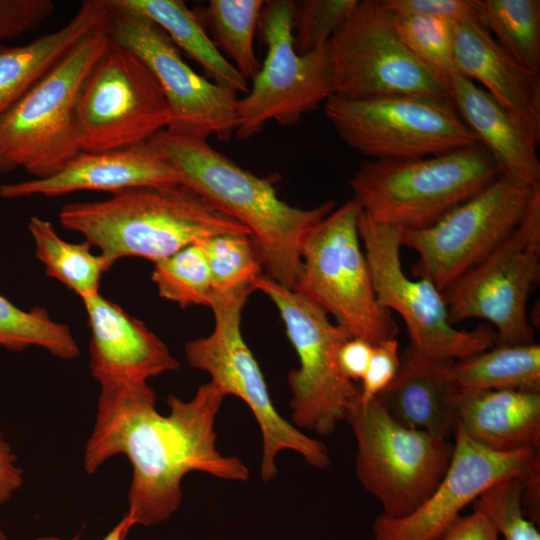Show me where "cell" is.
I'll list each match as a JSON object with an SVG mask.
<instances>
[{
    "instance_id": "cell-32",
    "label": "cell",
    "mask_w": 540,
    "mask_h": 540,
    "mask_svg": "<svg viewBox=\"0 0 540 540\" xmlns=\"http://www.w3.org/2000/svg\"><path fill=\"white\" fill-rule=\"evenodd\" d=\"M391 14L402 43L448 93L452 78L459 72L454 57L456 22L427 15Z\"/></svg>"
},
{
    "instance_id": "cell-30",
    "label": "cell",
    "mask_w": 540,
    "mask_h": 540,
    "mask_svg": "<svg viewBox=\"0 0 540 540\" xmlns=\"http://www.w3.org/2000/svg\"><path fill=\"white\" fill-rule=\"evenodd\" d=\"M496 41L527 71L540 75V1L478 0Z\"/></svg>"
},
{
    "instance_id": "cell-21",
    "label": "cell",
    "mask_w": 540,
    "mask_h": 540,
    "mask_svg": "<svg viewBox=\"0 0 540 540\" xmlns=\"http://www.w3.org/2000/svg\"><path fill=\"white\" fill-rule=\"evenodd\" d=\"M454 57L462 75L540 139V75L523 68L476 19L455 23Z\"/></svg>"
},
{
    "instance_id": "cell-40",
    "label": "cell",
    "mask_w": 540,
    "mask_h": 540,
    "mask_svg": "<svg viewBox=\"0 0 540 540\" xmlns=\"http://www.w3.org/2000/svg\"><path fill=\"white\" fill-rule=\"evenodd\" d=\"M373 344L360 338L351 337L343 343L338 352V365L348 380H362L368 368Z\"/></svg>"
},
{
    "instance_id": "cell-39",
    "label": "cell",
    "mask_w": 540,
    "mask_h": 540,
    "mask_svg": "<svg viewBox=\"0 0 540 540\" xmlns=\"http://www.w3.org/2000/svg\"><path fill=\"white\" fill-rule=\"evenodd\" d=\"M395 13L427 15L459 22L468 19L481 21L478 0H382ZM482 22V21H481ZM483 24V23H482Z\"/></svg>"
},
{
    "instance_id": "cell-5",
    "label": "cell",
    "mask_w": 540,
    "mask_h": 540,
    "mask_svg": "<svg viewBox=\"0 0 540 540\" xmlns=\"http://www.w3.org/2000/svg\"><path fill=\"white\" fill-rule=\"evenodd\" d=\"M109 40L107 23L85 36L0 119V173L47 178L81 152L78 98Z\"/></svg>"
},
{
    "instance_id": "cell-31",
    "label": "cell",
    "mask_w": 540,
    "mask_h": 540,
    "mask_svg": "<svg viewBox=\"0 0 540 540\" xmlns=\"http://www.w3.org/2000/svg\"><path fill=\"white\" fill-rule=\"evenodd\" d=\"M0 346L9 351H23L37 346L62 360L75 359L80 353L69 326L54 321L43 308L35 307L26 311L2 295Z\"/></svg>"
},
{
    "instance_id": "cell-42",
    "label": "cell",
    "mask_w": 540,
    "mask_h": 540,
    "mask_svg": "<svg viewBox=\"0 0 540 540\" xmlns=\"http://www.w3.org/2000/svg\"><path fill=\"white\" fill-rule=\"evenodd\" d=\"M23 483V470L18 465V458L0 429V505L10 500ZM0 540H6L1 525Z\"/></svg>"
},
{
    "instance_id": "cell-2",
    "label": "cell",
    "mask_w": 540,
    "mask_h": 540,
    "mask_svg": "<svg viewBox=\"0 0 540 540\" xmlns=\"http://www.w3.org/2000/svg\"><path fill=\"white\" fill-rule=\"evenodd\" d=\"M178 170L182 184L251 233L265 276L293 289L307 233L335 208L327 200L302 209L281 200L270 179L242 168L207 139L164 129L148 140Z\"/></svg>"
},
{
    "instance_id": "cell-13",
    "label": "cell",
    "mask_w": 540,
    "mask_h": 540,
    "mask_svg": "<svg viewBox=\"0 0 540 540\" xmlns=\"http://www.w3.org/2000/svg\"><path fill=\"white\" fill-rule=\"evenodd\" d=\"M171 122L168 101L151 70L110 38L80 90L76 113L80 151L141 144Z\"/></svg>"
},
{
    "instance_id": "cell-41",
    "label": "cell",
    "mask_w": 540,
    "mask_h": 540,
    "mask_svg": "<svg viewBox=\"0 0 540 540\" xmlns=\"http://www.w3.org/2000/svg\"><path fill=\"white\" fill-rule=\"evenodd\" d=\"M499 533L490 519L479 511L459 516L441 540H499Z\"/></svg>"
},
{
    "instance_id": "cell-4",
    "label": "cell",
    "mask_w": 540,
    "mask_h": 540,
    "mask_svg": "<svg viewBox=\"0 0 540 540\" xmlns=\"http://www.w3.org/2000/svg\"><path fill=\"white\" fill-rule=\"evenodd\" d=\"M502 170L480 144L420 159L367 160L350 186L361 211L377 222L424 229L483 190Z\"/></svg>"
},
{
    "instance_id": "cell-36",
    "label": "cell",
    "mask_w": 540,
    "mask_h": 540,
    "mask_svg": "<svg viewBox=\"0 0 540 540\" xmlns=\"http://www.w3.org/2000/svg\"><path fill=\"white\" fill-rule=\"evenodd\" d=\"M473 510L486 515L505 540H540L535 523L525 515L519 477L489 487L473 502Z\"/></svg>"
},
{
    "instance_id": "cell-37",
    "label": "cell",
    "mask_w": 540,
    "mask_h": 540,
    "mask_svg": "<svg viewBox=\"0 0 540 540\" xmlns=\"http://www.w3.org/2000/svg\"><path fill=\"white\" fill-rule=\"evenodd\" d=\"M54 11L51 0H0V41L37 30Z\"/></svg>"
},
{
    "instance_id": "cell-15",
    "label": "cell",
    "mask_w": 540,
    "mask_h": 540,
    "mask_svg": "<svg viewBox=\"0 0 540 540\" xmlns=\"http://www.w3.org/2000/svg\"><path fill=\"white\" fill-rule=\"evenodd\" d=\"M259 24L267 54L251 88L237 101L235 134L242 140L269 121L295 125L333 95L329 42L305 54L296 51L291 0L265 1Z\"/></svg>"
},
{
    "instance_id": "cell-23",
    "label": "cell",
    "mask_w": 540,
    "mask_h": 540,
    "mask_svg": "<svg viewBox=\"0 0 540 540\" xmlns=\"http://www.w3.org/2000/svg\"><path fill=\"white\" fill-rule=\"evenodd\" d=\"M449 98L478 142L502 170L531 186L540 185V161L535 137L485 89L458 72L451 80Z\"/></svg>"
},
{
    "instance_id": "cell-33",
    "label": "cell",
    "mask_w": 540,
    "mask_h": 540,
    "mask_svg": "<svg viewBox=\"0 0 540 540\" xmlns=\"http://www.w3.org/2000/svg\"><path fill=\"white\" fill-rule=\"evenodd\" d=\"M152 281L161 298L181 308L208 306L213 297L209 266L200 242L154 263Z\"/></svg>"
},
{
    "instance_id": "cell-16",
    "label": "cell",
    "mask_w": 540,
    "mask_h": 540,
    "mask_svg": "<svg viewBox=\"0 0 540 540\" xmlns=\"http://www.w3.org/2000/svg\"><path fill=\"white\" fill-rule=\"evenodd\" d=\"M107 31L112 40L136 54L151 70L168 101L167 130L228 141L237 127V93L199 75L182 58L167 33L148 17L108 0Z\"/></svg>"
},
{
    "instance_id": "cell-28",
    "label": "cell",
    "mask_w": 540,
    "mask_h": 540,
    "mask_svg": "<svg viewBox=\"0 0 540 540\" xmlns=\"http://www.w3.org/2000/svg\"><path fill=\"white\" fill-rule=\"evenodd\" d=\"M28 230L35 246V257L43 264L45 274L56 279L81 299L100 293V282L108 271L106 260L94 254L86 241L63 240L54 226L39 217H31Z\"/></svg>"
},
{
    "instance_id": "cell-35",
    "label": "cell",
    "mask_w": 540,
    "mask_h": 540,
    "mask_svg": "<svg viewBox=\"0 0 540 540\" xmlns=\"http://www.w3.org/2000/svg\"><path fill=\"white\" fill-rule=\"evenodd\" d=\"M359 0L291 1L294 47L305 54L328 44Z\"/></svg>"
},
{
    "instance_id": "cell-12",
    "label": "cell",
    "mask_w": 540,
    "mask_h": 540,
    "mask_svg": "<svg viewBox=\"0 0 540 540\" xmlns=\"http://www.w3.org/2000/svg\"><path fill=\"white\" fill-rule=\"evenodd\" d=\"M358 231L376 298L402 317L414 353L436 361H457L496 344L497 335L490 325L471 331L456 329L442 292L427 278L406 276L400 258L401 228L377 222L361 211Z\"/></svg>"
},
{
    "instance_id": "cell-6",
    "label": "cell",
    "mask_w": 540,
    "mask_h": 540,
    "mask_svg": "<svg viewBox=\"0 0 540 540\" xmlns=\"http://www.w3.org/2000/svg\"><path fill=\"white\" fill-rule=\"evenodd\" d=\"M252 292L244 289L213 293L209 305L213 330L186 343L187 362L207 372L210 382L225 396H237L250 408L262 435L260 474L264 482L276 477V457L282 450L299 453L315 468H326L331 463L326 445L304 434L277 412L260 366L243 338L242 310Z\"/></svg>"
},
{
    "instance_id": "cell-1",
    "label": "cell",
    "mask_w": 540,
    "mask_h": 540,
    "mask_svg": "<svg viewBox=\"0 0 540 540\" xmlns=\"http://www.w3.org/2000/svg\"><path fill=\"white\" fill-rule=\"evenodd\" d=\"M225 395L211 382L184 401L169 395V414L156 410L157 396L143 389H101L95 424L84 450V467L93 474L108 459L124 455L132 467L128 516L152 526L180 506L181 482L193 471L220 479L246 481L249 469L216 445L215 419Z\"/></svg>"
},
{
    "instance_id": "cell-18",
    "label": "cell",
    "mask_w": 540,
    "mask_h": 540,
    "mask_svg": "<svg viewBox=\"0 0 540 540\" xmlns=\"http://www.w3.org/2000/svg\"><path fill=\"white\" fill-rule=\"evenodd\" d=\"M453 433L449 466L432 494L408 516L380 514L372 527V540H441L468 504L505 478H522L539 454V449H489L471 439L458 423Z\"/></svg>"
},
{
    "instance_id": "cell-9",
    "label": "cell",
    "mask_w": 540,
    "mask_h": 540,
    "mask_svg": "<svg viewBox=\"0 0 540 540\" xmlns=\"http://www.w3.org/2000/svg\"><path fill=\"white\" fill-rule=\"evenodd\" d=\"M324 112L338 136L370 160L420 159L479 143L449 97L331 95Z\"/></svg>"
},
{
    "instance_id": "cell-20",
    "label": "cell",
    "mask_w": 540,
    "mask_h": 540,
    "mask_svg": "<svg viewBox=\"0 0 540 540\" xmlns=\"http://www.w3.org/2000/svg\"><path fill=\"white\" fill-rule=\"evenodd\" d=\"M175 184H182L180 173L147 141L117 150L81 151L52 176L0 185V196L55 198L87 190L114 194L135 187Z\"/></svg>"
},
{
    "instance_id": "cell-29",
    "label": "cell",
    "mask_w": 540,
    "mask_h": 540,
    "mask_svg": "<svg viewBox=\"0 0 540 540\" xmlns=\"http://www.w3.org/2000/svg\"><path fill=\"white\" fill-rule=\"evenodd\" d=\"M264 4L262 0H210L204 10L212 41L247 80L255 77L262 64L254 37Z\"/></svg>"
},
{
    "instance_id": "cell-26",
    "label": "cell",
    "mask_w": 540,
    "mask_h": 540,
    "mask_svg": "<svg viewBox=\"0 0 540 540\" xmlns=\"http://www.w3.org/2000/svg\"><path fill=\"white\" fill-rule=\"evenodd\" d=\"M161 27L178 49L197 62L212 82L236 93L249 91L248 80L219 51L196 15L181 0H121Z\"/></svg>"
},
{
    "instance_id": "cell-17",
    "label": "cell",
    "mask_w": 540,
    "mask_h": 540,
    "mask_svg": "<svg viewBox=\"0 0 540 540\" xmlns=\"http://www.w3.org/2000/svg\"><path fill=\"white\" fill-rule=\"evenodd\" d=\"M333 95L366 99L391 95L449 97L443 85L397 35L382 0H361L329 41Z\"/></svg>"
},
{
    "instance_id": "cell-22",
    "label": "cell",
    "mask_w": 540,
    "mask_h": 540,
    "mask_svg": "<svg viewBox=\"0 0 540 540\" xmlns=\"http://www.w3.org/2000/svg\"><path fill=\"white\" fill-rule=\"evenodd\" d=\"M451 362L423 358L408 347L396 377L376 398L399 424L448 438L462 392L450 374Z\"/></svg>"
},
{
    "instance_id": "cell-24",
    "label": "cell",
    "mask_w": 540,
    "mask_h": 540,
    "mask_svg": "<svg viewBox=\"0 0 540 540\" xmlns=\"http://www.w3.org/2000/svg\"><path fill=\"white\" fill-rule=\"evenodd\" d=\"M108 13V0H87L60 29L23 45H0V119L85 36L104 26Z\"/></svg>"
},
{
    "instance_id": "cell-27",
    "label": "cell",
    "mask_w": 540,
    "mask_h": 540,
    "mask_svg": "<svg viewBox=\"0 0 540 540\" xmlns=\"http://www.w3.org/2000/svg\"><path fill=\"white\" fill-rule=\"evenodd\" d=\"M450 374L461 391L520 390L540 392L539 344L496 345L451 362Z\"/></svg>"
},
{
    "instance_id": "cell-7",
    "label": "cell",
    "mask_w": 540,
    "mask_h": 540,
    "mask_svg": "<svg viewBox=\"0 0 540 540\" xmlns=\"http://www.w3.org/2000/svg\"><path fill=\"white\" fill-rule=\"evenodd\" d=\"M359 205L350 199L319 221L301 247V271L292 290L309 298L354 338L375 345L396 338L392 312L376 298L361 249Z\"/></svg>"
},
{
    "instance_id": "cell-19",
    "label": "cell",
    "mask_w": 540,
    "mask_h": 540,
    "mask_svg": "<svg viewBox=\"0 0 540 540\" xmlns=\"http://www.w3.org/2000/svg\"><path fill=\"white\" fill-rule=\"evenodd\" d=\"M91 332L89 367L101 389H143L180 363L145 324L100 293L82 299Z\"/></svg>"
},
{
    "instance_id": "cell-38",
    "label": "cell",
    "mask_w": 540,
    "mask_h": 540,
    "mask_svg": "<svg viewBox=\"0 0 540 540\" xmlns=\"http://www.w3.org/2000/svg\"><path fill=\"white\" fill-rule=\"evenodd\" d=\"M401 365L399 343L396 338L373 346L368 368L362 378L359 402H367L382 392L396 377Z\"/></svg>"
},
{
    "instance_id": "cell-43",
    "label": "cell",
    "mask_w": 540,
    "mask_h": 540,
    "mask_svg": "<svg viewBox=\"0 0 540 540\" xmlns=\"http://www.w3.org/2000/svg\"><path fill=\"white\" fill-rule=\"evenodd\" d=\"M522 484V506L525 515L534 523L539 524L540 519V456L531 462L524 476Z\"/></svg>"
},
{
    "instance_id": "cell-3",
    "label": "cell",
    "mask_w": 540,
    "mask_h": 540,
    "mask_svg": "<svg viewBox=\"0 0 540 540\" xmlns=\"http://www.w3.org/2000/svg\"><path fill=\"white\" fill-rule=\"evenodd\" d=\"M59 221L83 235L110 268L129 256L155 263L217 235H251L183 184L135 187L102 201L67 203Z\"/></svg>"
},
{
    "instance_id": "cell-44",
    "label": "cell",
    "mask_w": 540,
    "mask_h": 540,
    "mask_svg": "<svg viewBox=\"0 0 540 540\" xmlns=\"http://www.w3.org/2000/svg\"><path fill=\"white\" fill-rule=\"evenodd\" d=\"M134 525L126 513L120 522L102 540H125L131 527ZM77 537L71 540H77ZM33 540H64L58 537H40Z\"/></svg>"
},
{
    "instance_id": "cell-25",
    "label": "cell",
    "mask_w": 540,
    "mask_h": 540,
    "mask_svg": "<svg viewBox=\"0 0 540 540\" xmlns=\"http://www.w3.org/2000/svg\"><path fill=\"white\" fill-rule=\"evenodd\" d=\"M457 423L475 442L507 452L540 447V392L462 391Z\"/></svg>"
},
{
    "instance_id": "cell-10",
    "label": "cell",
    "mask_w": 540,
    "mask_h": 540,
    "mask_svg": "<svg viewBox=\"0 0 540 540\" xmlns=\"http://www.w3.org/2000/svg\"><path fill=\"white\" fill-rule=\"evenodd\" d=\"M255 290L275 305L299 359V368L287 376L294 426L319 435L333 433L360 394L338 365L339 349L351 335L309 298L265 275L256 281Z\"/></svg>"
},
{
    "instance_id": "cell-34",
    "label": "cell",
    "mask_w": 540,
    "mask_h": 540,
    "mask_svg": "<svg viewBox=\"0 0 540 540\" xmlns=\"http://www.w3.org/2000/svg\"><path fill=\"white\" fill-rule=\"evenodd\" d=\"M214 292L255 290L263 275L256 244L249 234H223L200 241Z\"/></svg>"
},
{
    "instance_id": "cell-14",
    "label": "cell",
    "mask_w": 540,
    "mask_h": 540,
    "mask_svg": "<svg viewBox=\"0 0 540 540\" xmlns=\"http://www.w3.org/2000/svg\"><path fill=\"white\" fill-rule=\"evenodd\" d=\"M538 188L502 173L433 225L402 230L401 245L418 253L413 276L442 292L515 230Z\"/></svg>"
},
{
    "instance_id": "cell-11",
    "label": "cell",
    "mask_w": 540,
    "mask_h": 540,
    "mask_svg": "<svg viewBox=\"0 0 540 540\" xmlns=\"http://www.w3.org/2000/svg\"><path fill=\"white\" fill-rule=\"evenodd\" d=\"M540 277V188L515 230L443 291L450 323L488 321L496 345L534 343L528 298Z\"/></svg>"
},
{
    "instance_id": "cell-8",
    "label": "cell",
    "mask_w": 540,
    "mask_h": 540,
    "mask_svg": "<svg viewBox=\"0 0 540 540\" xmlns=\"http://www.w3.org/2000/svg\"><path fill=\"white\" fill-rule=\"evenodd\" d=\"M357 443L355 473L389 518L408 516L443 478L454 449L448 438L405 427L377 398L356 401L347 411Z\"/></svg>"
}]
</instances>
